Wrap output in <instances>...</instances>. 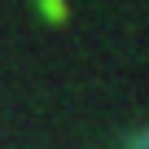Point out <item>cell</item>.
Instances as JSON below:
<instances>
[{"instance_id": "cell-1", "label": "cell", "mask_w": 149, "mask_h": 149, "mask_svg": "<svg viewBox=\"0 0 149 149\" xmlns=\"http://www.w3.org/2000/svg\"><path fill=\"white\" fill-rule=\"evenodd\" d=\"M40 5V18H48V22H66V0H35Z\"/></svg>"}, {"instance_id": "cell-2", "label": "cell", "mask_w": 149, "mask_h": 149, "mask_svg": "<svg viewBox=\"0 0 149 149\" xmlns=\"http://www.w3.org/2000/svg\"><path fill=\"white\" fill-rule=\"evenodd\" d=\"M132 149H149V132H140V136L132 140Z\"/></svg>"}]
</instances>
